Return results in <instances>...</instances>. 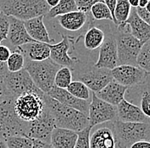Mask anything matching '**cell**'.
<instances>
[{"mask_svg":"<svg viewBox=\"0 0 150 148\" xmlns=\"http://www.w3.org/2000/svg\"><path fill=\"white\" fill-rule=\"evenodd\" d=\"M112 126L116 145L120 148H129L141 140L150 141V123H124L117 119Z\"/></svg>","mask_w":150,"mask_h":148,"instance_id":"277c9868","label":"cell"},{"mask_svg":"<svg viewBox=\"0 0 150 148\" xmlns=\"http://www.w3.org/2000/svg\"><path fill=\"white\" fill-rule=\"evenodd\" d=\"M45 16H38L24 21V25L28 35L36 42L51 44L53 39L50 37L49 32L45 26L44 19Z\"/></svg>","mask_w":150,"mask_h":148,"instance_id":"44dd1931","label":"cell"},{"mask_svg":"<svg viewBox=\"0 0 150 148\" xmlns=\"http://www.w3.org/2000/svg\"><path fill=\"white\" fill-rule=\"evenodd\" d=\"M15 98H9L0 103V139L10 136L27 137L29 123L21 121L14 109Z\"/></svg>","mask_w":150,"mask_h":148,"instance_id":"52a82bcc","label":"cell"},{"mask_svg":"<svg viewBox=\"0 0 150 148\" xmlns=\"http://www.w3.org/2000/svg\"><path fill=\"white\" fill-rule=\"evenodd\" d=\"M77 139V132L62 128H55L51 133L50 144L53 148H74Z\"/></svg>","mask_w":150,"mask_h":148,"instance_id":"603a6c76","label":"cell"},{"mask_svg":"<svg viewBox=\"0 0 150 148\" xmlns=\"http://www.w3.org/2000/svg\"><path fill=\"white\" fill-rule=\"evenodd\" d=\"M145 9H146V10H147V11H149V12H150V0H149V1L148 4L146 5Z\"/></svg>","mask_w":150,"mask_h":148,"instance_id":"681fc988","label":"cell"},{"mask_svg":"<svg viewBox=\"0 0 150 148\" xmlns=\"http://www.w3.org/2000/svg\"><path fill=\"white\" fill-rule=\"evenodd\" d=\"M137 66L150 74V44H144L137 59Z\"/></svg>","mask_w":150,"mask_h":148,"instance_id":"1f68e13d","label":"cell"},{"mask_svg":"<svg viewBox=\"0 0 150 148\" xmlns=\"http://www.w3.org/2000/svg\"><path fill=\"white\" fill-rule=\"evenodd\" d=\"M55 128H56L55 120L46 106L45 110L38 119L29 123L27 137L50 144L51 133Z\"/></svg>","mask_w":150,"mask_h":148,"instance_id":"8fae6325","label":"cell"},{"mask_svg":"<svg viewBox=\"0 0 150 148\" xmlns=\"http://www.w3.org/2000/svg\"><path fill=\"white\" fill-rule=\"evenodd\" d=\"M80 81L85 84L90 90L93 93H97L112 81L111 70L97 68L95 65H86L80 68L79 71H75L73 74V78Z\"/></svg>","mask_w":150,"mask_h":148,"instance_id":"ba28073f","label":"cell"},{"mask_svg":"<svg viewBox=\"0 0 150 148\" xmlns=\"http://www.w3.org/2000/svg\"><path fill=\"white\" fill-rule=\"evenodd\" d=\"M10 55H11V51L9 48L5 45L0 44V62L6 63Z\"/></svg>","mask_w":150,"mask_h":148,"instance_id":"f35d334b","label":"cell"},{"mask_svg":"<svg viewBox=\"0 0 150 148\" xmlns=\"http://www.w3.org/2000/svg\"><path fill=\"white\" fill-rule=\"evenodd\" d=\"M73 82V73L68 67L62 66L55 76L54 84L57 88L67 89L68 85Z\"/></svg>","mask_w":150,"mask_h":148,"instance_id":"4dcf8cb0","label":"cell"},{"mask_svg":"<svg viewBox=\"0 0 150 148\" xmlns=\"http://www.w3.org/2000/svg\"><path fill=\"white\" fill-rule=\"evenodd\" d=\"M61 67L51 59L43 61H25L24 66V69L28 72L36 87L45 94L55 86V76Z\"/></svg>","mask_w":150,"mask_h":148,"instance_id":"8992f818","label":"cell"},{"mask_svg":"<svg viewBox=\"0 0 150 148\" xmlns=\"http://www.w3.org/2000/svg\"><path fill=\"white\" fill-rule=\"evenodd\" d=\"M117 119L124 123H149V119L137 106L125 99L117 106Z\"/></svg>","mask_w":150,"mask_h":148,"instance_id":"ac0fdd59","label":"cell"},{"mask_svg":"<svg viewBox=\"0 0 150 148\" xmlns=\"http://www.w3.org/2000/svg\"><path fill=\"white\" fill-rule=\"evenodd\" d=\"M131 6L127 0H117L116 7L114 9V20L116 26L125 23L130 16Z\"/></svg>","mask_w":150,"mask_h":148,"instance_id":"83f0119b","label":"cell"},{"mask_svg":"<svg viewBox=\"0 0 150 148\" xmlns=\"http://www.w3.org/2000/svg\"><path fill=\"white\" fill-rule=\"evenodd\" d=\"M49 96L53 98L58 102H60L62 105H65L67 106L72 107L75 110H78L80 112L84 113L88 116L89 111V106L91 101H83L80 99H78L72 95L66 89H61L54 86L49 92L47 93Z\"/></svg>","mask_w":150,"mask_h":148,"instance_id":"9a60e30c","label":"cell"},{"mask_svg":"<svg viewBox=\"0 0 150 148\" xmlns=\"http://www.w3.org/2000/svg\"><path fill=\"white\" fill-rule=\"evenodd\" d=\"M46 4L50 6V8H54L58 4V3L60 2V0H45Z\"/></svg>","mask_w":150,"mask_h":148,"instance_id":"ee69618b","label":"cell"},{"mask_svg":"<svg viewBox=\"0 0 150 148\" xmlns=\"http://www.w3.org/2000/svg\"><path fill=\"white\" fill-rule=\"evenodd\" d=\"M99 2H103V0H75L78 10L85 14H89L91 7Z\"/></svg>","mask_w":150,"mask_h":148,"instance_id":"8d00e7d4","label":"cell"},{"mask_svg":"<svg viewBox=\"0 0 150 148\" xmlns=\"http://www.w3.org/2000/svg\"><path fill=\"white\" fill-rule=\"evenodd\" d=\"M1 12H2V11H1V8H0V13H1Z\"/></svg>","mask_w":150,"mask_h":148,"instance_id":"816d5d0a","label":"cell"},{"mask_svg":"<svg viewBox=\"0 0 150 148\" xmlns=\"http://www.w3.org/2000/svg\"><path fill=\"white\" fill-rule=\"evenodd\" d=\"M92 127L88 125L85 129L78 132V139L74 148H91L90 147V136Z\"/></svg>","mask_w":150,"mask_h":148,"instance_id":"e575fe53","label":"cell"},{"mask_svg":"<svg viewBox=\"0 0 150 148\" xmlns=\"http://www.w3.org/2000/svg\"><path fill=\"white\" fill-rule=\"evenodd\" d=\"M149 0H139V2H138V7H140V8H145L146 5L149 3Z\"/></svg>","mask_w":150,"mask_h":148,"instance_id":"7dc6e473","label":"cell"},{"mask_svg":"<svg viewBox=\"0 0 150 148\" xmlns=\"http://www.w3.org/2000/svg\"><path fill=\"white\" fill-rule=\"evenodd\" d=\"M116 140L112 128L104 126L94 130L90 136L91 148H116Z\"/></svg>","mask_w":150,"mask_h":148,"instance_id":"7402d4cb","label":"cell"},{"mask_svg":"<svg viewBox=\"0 0 150 148\" xmlns=\"http://www.w3.org/2000/svg\"><path fill=\"white\" fill-rule=\"evenodd\" d=\"M112 79L127 88L137 86L142 83L148 76L137 66L119 65L111 70Z\"/></svg>","mask_w":150,"mask_h":148,"instance_id":"7c38bea8","label":"cell"},{"mask_svg":"<svg viewBox=\"0 0 150 148\" xmlns=\"http://www.w3.org/2000/svg\"><path fill=\"white\" fill-rule=\"evenodd\" d=\"M103 3L106 4V6L108 8L112 17V22L114 20V9L116 7L117 0H103Z\"/></svg>","mask_w":150,"mask_h":148,"instance_id":"60d3db41","label":"cell"},{"mask_svg":"<svg viewBox=\"0 0 150 148\" xmlns=\"http://www.w3.org/2000/svg\"><path fill=\"white\" fill-rule=\"evenodd\" d=\"M129 26L130 32L134 37L139 40L142 44L150 40V25L139 17L136 8H131L130 16L125 21Z\"/></svg>","mask_w":150,"mask_h":148,"instance_id":"d6986e66","label":"cell"},{"mask_svg":"<svg viewBox=\"0 0 150 148\" xmlns=\"http://www.w3.org/2000/svg\"><path fill=\"white\" fill-rule=\"evenodd\" d=\"M22 52L24 57H27V61H43L50 59V49L48 44L33 42L26 45L17 48Z\"/></svg>","mask_w":150,"mask_h":148,"instance_id":"cb8c5ba5","label":"cell"},{"mask_svg":"<svg viewBox=\"0 0 150 148\" xmlns=\"http://www.w3.org/2000/svg\"><path fill=\"white\" fill-rule=\"evenodd\" d=\"M129 148H150V141L141 140L132 144Z\"/></svg>","mask_w":150,"mask_h":148,"instance_id":"7bdbcfd3","label":"cell"},{"mask_svg":"<svg viewBox=\"0 0 150 148\" xmlns=\"http://www.w3.org/2000/svg\"><path fill=\"white\" fill-rule=\"evenodd\" d=\"M127 89V87L123 86L112 80L107 84L103 90L95 94L99 99L117 106L125 99Z\"/></svg>","mask_w":150,"mask_h":148,"instance_id":"ffe728a7","label":"cell"},{"mask_svg":"<svg viewBox=\"0 0 150 148\" xmlns=\"http://www.w3.org/2000/svg\"><path fill=\"white\" fill-rule=\"evenodd\" d=\"M94 65L97 68L108 70H112L118 66L117 46L113 34L105 36L104 42L100 47L98 59Z\"/></svg>","mask_w":150,"mask_h":148,"instance_id":"5bb4252c","label":"cell"},{"mask_svg":"<svg viewBox=\"0 0 150 148\" xmlns=\"http://www.w3.org/2000/svg\"><path fill=\"white\" fill-rule=\"evenodd\" d=\"M44 94L40 90L29 91L17 96L14 101V109L16 116L25 123L38 119L46 108Z\"/></svg>","mask_w":150,"mask_h":148,"instance_id":"5b68a950","label":"cell"},{"mask_svg":"<svg viewBox=\"0 0 150 148\" xmlns=\"http://www.w3.org/2000/svg\"><path fill=\"white\" fill-rule=\"evenodd\" d=\"M0 8L7 16L22 21L46 16L50 9L45 0H0Z\"/></svg>","mask_w":150,"mask_h":148,"instance_id":"7a4b0ae2","label":"cell"},{"mask_svg":"<svg viewBox=\"0 0 150 148\" xmlns=\"http://www.w3.org/2000/svg\"><path fill=\"white\" fill-rule=\"evenodd\" d=\"M91 14L95 20H112V17L108 8L103 2H99L95 4L91 9Z\"/></svg>","mask_w":150,"mask_h":148,"instance_id":"d6a6232c","label":"cell"},{"mask_svg":"<svg viewBox=\"0 0 150 148\" xmlns=\"http://www.w3.org/2000/svg\"><path fill=\"white\" fill-rule=\"evenodd\" d=\"M125 95L127 101L132 104L137 103L143 114L150 119V74H148L145 80L140 84L128 88Z\"/></svg>","mask_w":150,"mask_h":148,"instance_id":"4fadbf2b","label":"cell"},{"mask_svg":"<svg viewBox=\"0 0 150 148\" xmlns=\"http://www.w3.org/2000/svg\"><path fill=\"white\" fill-rule=\"evenodd\" d=\"M89 125L94 126L117 120V106L99 99L92 92L88 111Z\"/></svg>","mask_w":150,"mask_h":148,"instance_id":"9c48e42d","label":"cell"},{"mask_svg":"<svg viewBox=\"0 0 150 148\" xmlns=\"http://www.w3.org/2000/svg\"><path fill=\"white\" fill-rule=\"evenodd\" d=\"M8 148H32L33 140L24 136H10L5 139Z\"/></svg>","mask_w":150,"mask_h":148,"instance_id":"836d02e7","label":"cell"},{"mask_svg":"<svg viewBox=\"0 0 150 148\" xmlns=\"http://www.w3.org/2000/svg\"><path fill=\"white\" fill-rule=\"evenodd\" d=\"M44 101L53 116L56 128L79 132L89 125L88 116L72 107L61 104L47 94H44Z\"/></svg>","mask_w":150,"mask_h":148,"instance_id":"6da1fadb","label":"cell"},{"mask_svg":"<svg viewBox=\"0 0 150 148\" xmlns=\"http://www.w3.org/2000/svg\"><path fill=\"white\" fill-rule=\"evenodd\" d=\"M66 90L78 99L83 101H91V90L80 81H73Z\"/></svg>","mask_w":150,"mask_h":148,"instance_id":"f1b7e54d","label":"cell"},{"mask_svg":"<svg viewBox=\"0 0 150 148\" xmlns=\"http://www.w3.org/2000/svg\"><path fill=\"white\" fill-rule=\"evenodd\" d=\"M9 98H13V97L9 95L5 88V85L4 83V75H0V103H2L4 101Z\"/></svg>","mask_w":150,"mask_h":148,"instance_id":"74e56055","label":"cell"},{"mask_svg":"<svg viewBox=\"0 0 150 148\" xmlns=\"http://www.w3.org/2000/svg\"><path fill=\"white\" fill-rule=\"evenodd\" d=\"M7 70L9 73H16L24 69L25 66V57L21 50L17 49L11 53L8 61H6Z\"/></svg>","mask_w":150,"mask_h":148,"instance_id":"f546056e","label":"cell"},{"mask_svg":"<svg viewBox=\"0 0 150 148\" xmlns=\"http://www.w3.org/2000/svg\"><path fill=\"white\" fill-rule=\"evenodd\" d=\"M9 27L7 39H9L12 45L19 48L30 43L36 42L28 35L24 21L11 16H9Z\"/></svg>","mask_w":150,"mask_h":148,"instance_id":"e0dca14e","label":"cell"},{"mask_svg":"<svg viewBox=\"0 0 150 148\" xmlns=\"http://www.w3.org/2000/svg\"><path fill=\"white\" fill-rule=\"evenodd\" d=\"M113 36L117 46L118 66H137V59L143 44L131 35L129 26L125 22L117 26Z\"/></svg>","mask_w":150,"mask_h":148,"instance_id":"3957f363","label":"cell"},{"mask_svg":"<svg viewBox=\"0 0 150 148\" xmlns=\"http://www.w3.org/2000/svg\"><path fill=\"white\" fill-rule=\"evenodd\" d=\"M9 27V16H7L3 12H1L0 13V44L4 40L7 39Z\"/></svg>","mask_w":150,"mask_h":148,"instance_id":"d590c367","label":"cell"},{"mask_svg":"<svg viewBox=\"0 0 150 148\" xmlns=\"http://www.w3.org/2000/svg\"><path fill=\"white\" fill-rule=\"evenodd\" d=\"M4 83L9 95L15 99L24 93L38 90L25 69L16 73L7 72L4 75Z\"/></svg>","mask_w":150,"mask_h":148,"instance_id":"30bf717a","label":"cell"},{"mask_svg":"<svg viewBox=\"0 0 150 148\" xmlns=\"http://www.w3.org/2000/svg\"><path fill=\"white\" fill-rule=\"evenodd\" d=\"M77 10L78 8L75 0H60L56 6L50 9L46 16L50 18H56Z\"/></svg>","mask_w":150,"mask_h":148,"instance_id":"4316f807","label":"cell"},{"mask_svg":"<svg viewBox=\"0 0 150 148\" xmlns=\"http://www.w3.org/2000/svg\"><path fill=\"white\" fill-rule=\"evenodd\" d=\"M136 9H137V13L139 16V17L142 20H144L146 23H148L149 25H150V12L147 11L145 8L137 7V8H136Z\"/></svg>","mask_w":150,"mask_h":148,"instance_id":"ab89813d","label":"cell"},{"mask_svg":"<svg viewBox=\"0 0 150 148\" xmlns=\"http://www.w3.org/2000/svg\"><path fill=\"white\" fill-rule=\"evenodd\" d=\"M32 148H53L52 146L49 143L38 140H33V147Z\"/></svg>","mask_w":150,"mask_h":148,"instance_id":"b9f144b4","label":"cell"},{"mask_svg":"<svg viewBox=\"0 0 150 148\" xmlns=\"http://www.w3.org/2000/svg\"><path fill=\"white\" fill-rule=\"evenodd\" d=\"M105 32L96 27H91L84 33V44L88 50H96L100 48L105 39Z\"/></svg>","mask_w":150,"mask_h":148,"instance_id":"484cf974","label":"cell"},{"mask_svg":"<svg viewBox=\"0 0 150 148\" xmlns=\"http://www.w3.org/2000/svg\"><path fill=\"white\" fill-rule=\"evenodd\" d=\"M127 1L130 4L131 8H137L138 7V2H139V0H127Z\"/></svg>","mask_w":150,"mask_h":148,"instance_id":"bcb514c9","label":"cell"},{"mask_svg":"<svg viewBox=\"0 0 150 148\" xmlns=\"http://www.w3.org/2000/svg\"><path fill=\"white\" fill-rule=\"evenodd\" d=\"M7 72H8V70H7L6 64L0 62V75H4Z\"/></svg>","mask_w":150,"mask_h":148,"instance_id":"f6af8a7d","label":"cell"},{"mask_svg":"<svg viewBox=\"0 0 150 148\" xmlns=\"http://www.w3.org/2000/svg\"><path fill=\"white\" fill-rule=\"evenodd\" d=\"M88 14L77 10L58 16L57 20L63 29L70 32H77L86 24Z\"/></svg>","mask_w":150,"mask_h":148,"instance_id":"d4e9b609","label":"cell"},{"mask_svg":"<svg viewBox=\"0 0 150 148\" xmlns=\"http://www.w3.org/2000/svg\"><path fill=\"white\" fill-rule=\"evenodd\" d=\"M0 148H8L5 140L0 139Z\"/></svg>","mask_w":150,"mask_h":148,"instance_id":"c3c4849f","label":"cell"},{"mask_svg":"<svg viewBox=\"0 0 150 148\" xmlns=\"http://www.w3.org/2000/svg\"><path fill=\"white\" fill-rule=\"evenodd\" d=\"M148 44H150V40L149 41V42H148Z\"/></svg>","mask_w":150,"mask_h":148,"instance_id":"f907efd6","label":"cell"},{"mask_svg":"<svg viewBox=\"0 0 150 148\" xmlns=\"http://www.w3.org/2000/svg\"><path fill=\"white\" fill-rule=\"evenodd\" d=\"M50 49V56L54 62L61 66H66L68 68H74L75 63L78 61L77 58H72L68 54L69 42L68 38L65 35H62V39L57 44H48Z\"/></svg>","mask_w":150,"mask_h":148,"instance_id":"2e32d148","label":"cell"}]
</instances>
